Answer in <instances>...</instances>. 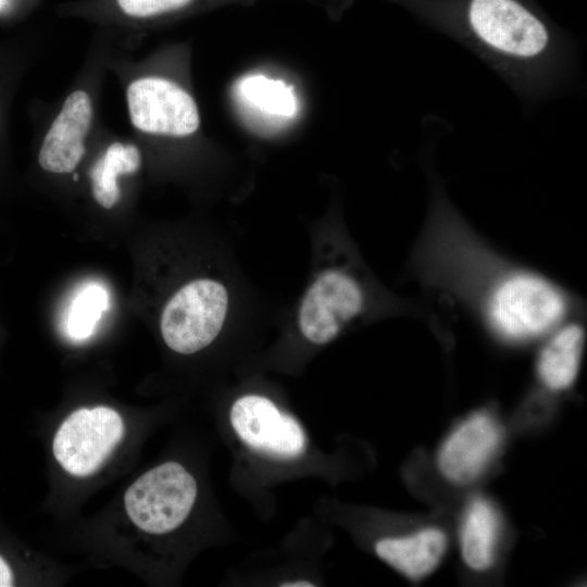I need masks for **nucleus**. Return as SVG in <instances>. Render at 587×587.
<instances>
[{
	"instance_id": "1",
	"label": "nucleus",
	"mask_w": 587,
	"mask_h": 587,
	"mask_svg": "<svg viewBox=\"0 0 587 587\" xmlns=\"http://www.w3.org/2000/svg\"><path fill=\"white\" fill-rule=\"evenodd\" d=\"M448 26L524 93L549 88L564 66L563 41L523 0H463Z\"/></svg>"
},
{
	"instance_id": "2",
	"label": "nucleus",
	"mask_w": 587,
	"mask_h": 587,
	"mask_svg": "<svg viewBox=\"0 0 587 587\" xmlns=\"http://www.w3.org/2000/svg\"><path fill=\"white\" fill-rule=\"evenodd\" d=\"M564 295L548 279L530 272H512L492 288L488 320L501 337L522 341L557 328L566 313Z\"/></svg>"
},
{
	"instance_id": "3",
	"label": "nucleus",
	"mask_w": 587,
	"mask_h": 587,
	"mask_svg": "<svg viewBox=\"0 0 587 587\" xmlns=\"http://www.w3.org/2000/svg\"><path fill=\"white\" fill-rule=\"evenodd\" d=\"M366 305V289L357 274L345 264L323 262L298 303L296 326L308 342L323 346L358 320Z\"/></svg>"
},
{
	"instance_id": "4",
	"label": "nucleus",
	"mask_w": 587,
	"mask_h": 587,
	"mask_svg": "<svg viewBox=\"0 0 587 587\" xmlns=\"http://www.w3.org/2000/svg\"><path fill=\"white\" fill-rule=\"evenodd\" d=\"M232 307L223 282L200 277L184 284L168 299L160 319L166 346L180 354L196 353L221 334Z\"/></svg>"
},
{
	"instance_id": "5",
	"label": "nucleus",
	"mask_w": 587,
	"mask_h": 587,
	"mask_svg": "<svg viewBox=\"0 0 587 587\" xmlns=\"http://www.w3.org/2000/svg\"><path fill=\"white\" fill-rule=\"evenodd\" d=\"M124 93L128 120L136 135L184 139L200 128L195 98L166 76L135 71L126 79Z\"/></svg>"
},
{
	"instance_id": "6",
	"label": "nucleus",
	"mask_w": 587,
	"mask_h": 587,
	"mask_svg": "<svg viewBox=\"0 0 587 587\" xmlns=\"http://www.w3.org/2000/svg\"><path fill=\"white\" fill-rule=\"evenodd\" d=\"M197 498L193 476L177 462L160 464L136 479L124 496L132 522L149 534L177 528L189 515Z\"/></svg>"
},
{
	"instance_id": "7",
	"label": "nucleus",
	"mask_w": 587,
	"mask_h": 587,
	"mask_svg": "<svg viewBox=\"0 0 587 587\" xmlns=\"http://www.w3.org/2000/svg\"><path fill=\"white\" fill-rule=\"evenodd\" d=\"M87 74L67 92L42 136L37 161L46 172L73 173L86 153L96 120L98 70Z\"/></svg>"
},
{
	"instance_id": "8",
	"label": "nucleus",
	"mask_w": 587,
	"mask_h": 587,
	"mask_svg": "<svg viewBox=\"0 0 587 587\" xmlns=\"http://www.w3.org/2000/svg\"><path fill=\"white\" fill-rule=\"evenodd\" d=\"M123 433L124 424L115 410L108 407L78 409L64 420L54 435V458L71 475L88 476L102 465Z\"/></svg>"
},
{
	"instance_id": "9",
	"label": "nucleus",
	"mask_w": 587,
	"mask_h": 587,
	"mask_svg": "<svg viewBox=\"0 0 587 587\" xmlns=\"http://www.w3.org/2000/svg\"><path fill=\"white\" fill-rule=\"evenodd\" d=\"M229 419L238 437L254 450L286 459L297 458L304 451L301 425L264 396L238 398L230 408Z\"/></svg>"
},
{
	"instance_id": "10",
	"label": "nucleus",
	"mask_w": 587,
	"mask_h": 587,
	"mask_svg": "<svg viewBox=\"0 0 587 587\" xmlns=\"http://www.w3.org/2000/svg\"><path fill=\"white\" fill-rule=\"evenodd\" d=\"M503 429L488 412H475L459 423L444 440L437 465L450 483L465 485L477 479L500 449Z\"/></svg>"
},
{
	"instance_id": "11",
	"label": "nucleus",
	"mask_w": 587,
	"mask_h": 587,
	"mask_svg": "<svg viewBox=\"0 0 587 587\" xmlns=\"http://www.w3.org/2000/svg\"><path fill=\"white\" fill-rule=\"evenodd\" d=\"M198 0H79L63 3L58 12L63 16L88 20L102 33L117 30L135 33L160 20L191 8Z\"/></svg>"
},
{
	"instance_id": "12",
	"label": "nucleus",
	"mask_w": 587,
	"mask_h": 587,
	"mask_svg": "<svg viewBox=\"0 0 587 587\" xmlns=\"http://www.w3.org/2000/svg\"><path fill=\"white\" fill-rule=\"evenodd\" d=\"M447 547L446 533L430 526L408 535L383 538L375 544V552L399 573L415 580L435 571Z\"/></svg>"
},
{
	"instance_id": "13",
	"label": "nucleus",
	"mask_w": 587,
	"mask_h": 587,
	"mask_svg": "<svg viewBox=\"0 0 587 587\" xmlns=\"http://www.w3.org/2000/svg\"><path fill=\"white\" fill-rule=\"evenodd\" d=\"M585 334L577 323L558 326L539 351L536 371L541 384L552 391L573 385L582 362Z\"/></svg>"
},
{
	"instance_id": "14",
	"label": "nucleus",
	"mask_w": 587,
	"mask_h": 587,
	"mask_svg": "<svg viewBox=\"0 0 587 587\" xmlns=\"http://www.w3.org/2000/svg\"><path fill=\"white\" fill-rule=\"evenodd\" d=\"M500 536V517L484 497L473 498L462 516L460 549L464 563L473 571L488 570L495 562Z\"/></svg>"
},
{
	"instance_id": "15",
	"label": "nucleus",
	"mask_w": 587,
	"mask_h": 587,
	"mask_svg": "<svg viewBox=\"0 0 587 587\" xmlns=\"http://www.w3.org/2000/svg\"><path fill=\"white\" fill-rule=\"evenodd\" d=\"M141 163L142 154L135 142H110L89 171L91 193L97 203L112 209L121 198L120 176L135 174Z\"/></svg>"
},
{
	"instance_id": "16",
	"label": "nucleus",
	"mask_w": 587,
	"mask_h": 587,
	"mask_svg": "<svg viewBox=\"0 0 587 587\" xmlns=\"http://www.w3.org/2000/svg\"><path fill=\"white\" fill-rule=\"evenodd\" d=\"M239 98L249 108L276 118H290L296 115L298 102L291 86L283 80L264 75L243 77L237 86Z\"/></svg>"
},
{
	"instance_id": "17",
	"label": "nucleus",
	"mask_w": 587,
	"mask_h": 587,
	"mask_svg": "<svg viewBox=\"0 0 587 587\" xmlns=\"http://www.w3.org/2000/svg\"><path fill=\"white\" fill-rule=\"evenodd\" d=\"M109 307V295L99 284H87L76 295L70 309L66 330L73 339L88 338Z\"/></svg>"
},
{
	"instance_id": "18",
	"label": "nucleus",
	"mask_w": 587,
	"mask_h": 587,
	"mask_svg": "<svg viewBox=\"0 0 587 587\" xmlns=\"http://www.w3.org/2000/svg\"><path fill=\"white\" fill-rule=\"evenodd\" d=\"M13 585V572L7 561L0 555V587H11Z\"/></svg>"
},
{
	"instance_id": "19",
	"label": "nucleus",
	"mask_w": 587,
	"mask_h": 587,
	"mask_svg": "<svg viewBox=\"0 0 587 587\" xmlns=\"http://www.w3.org/2000/svg\"><path fill=\"white\" fill-rule=\"evenodd\" d=\"M280 586H286V587H313L314 585L310 582H305V580H297V582H291V583H284L282 584Z\"/></svg>"
},
{
	"instance_id": "20",
	"label": "nucleus",
	"mask_w": 587,
	"mask_h": 587,
	"mask_svg": "<svg viewBox=\"0 0 587 587\" xmlns=\"http://www.w3.org/2000/svg\"><path fill=\"white\" fill-rule=\"evenodd\" d=\"M0 2H4V0H0ZM1 5V4H0Z\"/></svg>"
}]
</instances>
